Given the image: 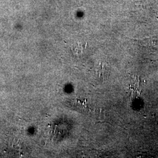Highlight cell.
Returning <instances> with one entry per match:
<instances>
[{
	"label": "cell",
	"instance_id": "2",
	"mask_svg": "<svg viewBox=\"0 0 158 158\" xmlns=\"http://www.w3.org/2000/svg\"><path fill=\"white\" fill-rule=\"evenodd\" d=\"M109 69L107 66H102L100 69L98 70V77L101 80H105L107 79L109 76Z\"/></svg>",
	"mask_w": 158,
	"mask_h": 158
},
{
	"label": "cell",
	"instance_id": "1",
	"mask_svg": "<svg viewBox=\"0 0 158 158\" xmlns=\"http://www.w3.org/2000/svg\"><path fill=\"white\" fill-rule=\"evenodd\" d=\"M85 46H86V44H83L81 43L77 44L73 46L72 51L76 55H80L85 52Z\"/></svg>",
	"mask_w": 158,
	"mask_h": 158
}]
</instances>
